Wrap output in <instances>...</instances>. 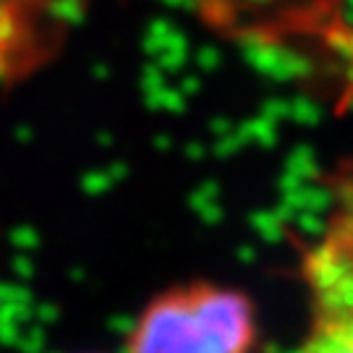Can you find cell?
<instances>
[{"mask_svg":"<svg viewBox=\"0 0 353 353\" xmlns=\"http://www.w3.org/2000/svg\"><path fill=\"white\" fill-rule=\"evenodd\" d=\"M325 191L314 236H290L306 322L288 353H353V154L330 168Z\"/></svg>","mask_w":353,"mask_h":353,"instance_id":"1","label":"cell"},{"mask_svg":"<svg viewBox=\"0 0 353 353\" xmlns=\"http://www.w3.org/2000/svg\"><path fill=\"white\" fill-rule=\"evenodd\" d=\"M256 303L241 288L189 280L154 293L128 330L126 353H254Z\"/></svg>","mask_w":353,"mask_h":353,"instance_id":"2","label":"cell"}]
</instances>
